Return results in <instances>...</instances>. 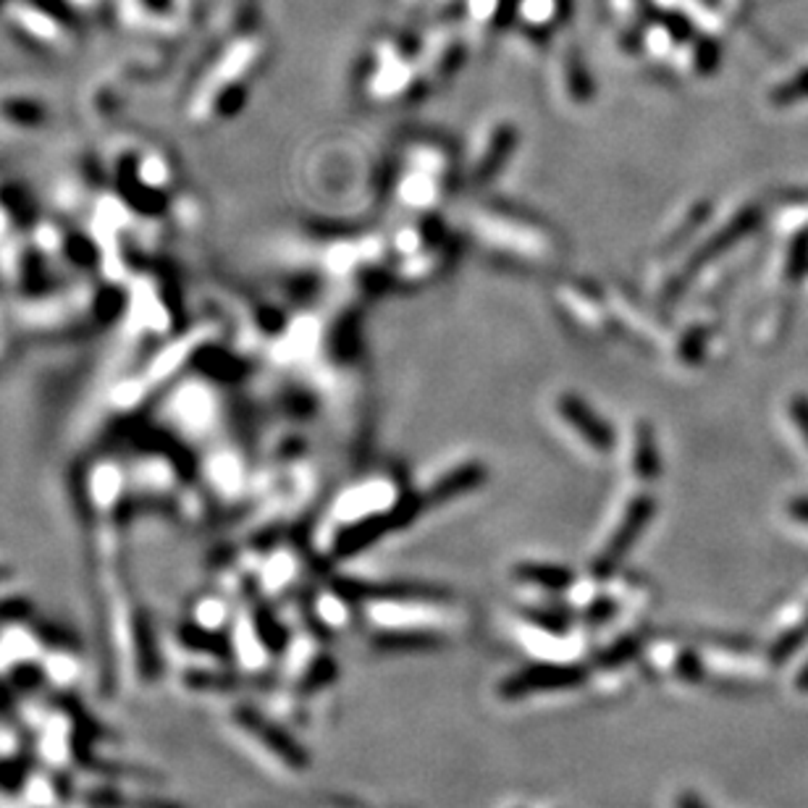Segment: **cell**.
I'll use <instances>...</instances> for the list:
<instances>
[{
    "instance_id": "1",
    "label": "cell",
    "mask_w": 808,
    "mask_h": 808,
    "mask_svg": "<svg viewBox=\"0 0 808 808\" xmlns=\"http://www.w3.org/2000/svg\"><path fill=\"white\" fill-rule=\"evenodd\" d=\"M591 669L583 665H530L520 672L505 677L499 682L501 701H522L533 694H546V690H570L586 686Z\"/></svg>"
},
{
    "instance_id": "2",
    "label": "cell",
    "mask_w": 808,
    "mask_h": 808,
    "mask_svg": "<svg viewBox=\"0 0 808 808\" xmlns=\"http://www.w3.org/2000/svg\"><path fill=\"white\" fill-rule=\"evenodd\" d=\"M651 515H654V501L649 497H638L630 501L628 509H625L620 526H617V530L611 533L607 546H603L599 559H593L591 572L596 580H607L617 570H620V565L628 559L630 549L636 546L640 533H644V528L649 526Z\"/></svg>"
},
{
    "instance_id": "3",
    "label": "cell",
    "mask_w": 808,
    "mask_h": 808,
    "mask_svg": "<svg viewBox=\"0 0 808 808\" xmlns=\"http://www.w3.org/2000/svg\"><path fill=\"white\" fill-rule=\"evenodd\" d=\"M235 722L245 727L247 732L255 735V740L263 742V746L271 751L281 764H287L289 769L305 771L310 767V754L308 748L300 746L292 735H289L283 727H279L271 719L260 715V711L250 709V706H242V709H235Z\"/></svg>"
},
{
    "instance_id": "4",
    "label": "cell",
    "mask_w": 808,
    "mask_h": 808,
    "mask_svg": "<svg viewBox=\"0 0 808 808\" xmlns=\"http://www.w3.org/2000/svg\"><path fill=\"white\" fill-rule=\"evenodd\" d=\"M339 599L345 601H447V588L423 583H368V580H337L333 583Z\"/></svg>"
},
{
    "instance_id": "5",
    "label": "cell",
    "mask_w": 808,
    "mask_h": 808,
    "mask_svg": "<svg viewBox=\"0 0 808 808\" xmlns=\"http://www.w3.org/2000/svg\"><path fill=\"white\" fill-rule=\"evenodd\" d=\"M557 407H559V418H562L565 423L588 443V447L601 451V455L611 451V447H615V436H611L609 428L603 426V420L583 402V399L565 395L559 397Z\"/></svg>"
},
{
    "instance_id": "6",
    "label": "cell",
    "mask_w": 808,
    "mask_h": 808,
    "mask_svg": "<svg viewBox=\"0 0 808 808\" xmlns=\"http://www.w3.org/2000/svg\"><path fill=\"white\" fill-rule=\"evenodd\" d=\"M389 530H397V522H395V515H391V509L389 512L366 515V517H360L358 522H352V526L341 530V533L337 536V541H333V551H337V557L349 559V557L360 555V551H366L368 546H373L378 538H381L383 533H389Z\"/></svg>"
},
{
    "instance_id": "7",
    "label": "cell",
    "mask_w": 808,
    "mask_h": 808,
    "mask_svg": "<svg viewBox=\"0 0 808 808\" xmlns=\"http://www.w3.org/2000/svg\"><path fill=\"white\" fill-rule=\"evenodd\" d=\"M370 646L378 651L389 654H420V651H436L447 646V638L431 630H378L370 638Z\"/></svg>"
},
{
    "instance_id": "8",
    "label": "cell",
    "mask_w": 808,
    "mask_h": 808,
    "mask_svg": "<svg viewBox=\"0 0 808 808\" xmlns=\"http://www.w3.org/2000/svg\"><path fill=\"white\" fill-rule=\"evenodd\" d=\"M515 578L520 583L546 588V591L562 593L575 583V575L562 565H543V562H522L515 567Z\"/></svg>"
},
{
    "instance_id": "9",
    "label": "cell",
    "mask_w": 808,
    "mask_h": 808,
    "mask_svg": "<svg viewBox=\"0 0 808 808\" xmlns=\"http://www.w3.org/2000/svg\"><path fill=\"white\" fill-rule=\"evenodd\" d=\"M252 617H255V628H258V638L263 640L266 649L271 654H283V649L289 646V632L279 622V617H276L273 611L266 607V601L258 599V596H252Z\"/></svg>"
},
{
    "instance_id": "10",
    "label": "cell",
    "mask_w": 808,
    "mask_h": 808,
    "mask_svg": "<svg viewBox=\"0 0 808 808\" xmlns=\"http://www.w3.org/2000/svg\"><path fill=\"white\" fill-rule=\"evenodd\" d=\"M480 483V472L476 468H462V470H455L451 476L441 478L439 483L433 486L431 493L423 499V505H441V501L447 499H455L460 497V493L476 489V486Z\"/></svg>"
},
{
    "instance_id": "11",
    "label": "cell",
    "mask_w": 808,
    "mask_h": 808,
    "mask_svg": "<svg viewBox=\"0 0 808 808\" xmlns=\"http://www.w3.org/2000/svg\"><path fill=\"white\" fill-rule=\"evenodd\" d=\"M640 651H644V638L632 632V636L617 638L615 644H609L607 649H601L599 654H596L593 661L599 669H617V667L630 665L632 659H638Z\"/></svg>"
},
{
    "instance_id": "12",
    "label": "cell",
    "mask_w": 808,
    "mask_h": 808,
    "mask_svg": "<svg viewBox=\"0 0 808 808\" xmlns=\"http://www.w3.org/2000/svg\"><path fill=\"white\" fill-rule=\"evenodd\" d=\"M339 680V665L337 659L329 657V654H320L310 661V667L305 669L302 680H300V690L302 694H318V690L333 686Z\"/></svg>"
},
{
    "instance_id": "13",
    "label": "cell",
    "mask_w": 808,
    "mask_h": 808,
    "mask_svg": "<svg viewBox=\"0 0 808 808\" xmlns=\"http://www.w3.org/2000/svg\"><path fill=\"white\" fill-rule=\"evenodd\" d=\"M520 617L536 628L549 632V636H567L572 625V615L565 609H546V607H520Z\"/></svg>"
},
{
    "instance_id": "14",
    "label": "cell",
    "mask_w": 808,
    "mask_h": 808,
    "mask_svg": "<svg viewBox=\"0 0 808 808\" xmlns=\"http://www.w3.org/2000/svg\"><path fill=\"white\" fill-rule=\"evenodd\" d=\"M632 470L640 478H657L659 476V460L654 451V439L649 428H636V439H632Z\"/></svg>"
},
{
    "instance_id": "15",
    "label": "cell",
    "mask_w": 808,
    "mask_h": 808,
    "mask_svg": "<svg viewBox=\"0 0 808 808\" xmlns=\"http://www.w3.org/2000/svg\"><path fill=\"white\" fill-rule=\"evenodd\" d=\"M806 638H808V615H806L804 622L796 625V628L788 630V632H782V636L775 640V646H771V649H769L771 665H782L785 659L796 654V649H798L800 644H804Z\"/></svg>"
},
{
    "instance_id": "16",
    "label": "cell",
    "mask_w": 808,
    "mask_h": 808,
    "mask_svg": "<svg viewBox=\"0 0 808 808\" xmlns=\"http://www.w3.org/2000/svg\"><path fill=\"white\" fill-rule=\"evenodd\" d=\"M184 640L189 646H194V649H206L210 654H216V657H223V659L231 657V644L223 632L189 630V632H184Z\"/></svg>"
},
{
    "instance_id": "17",
    "label": "cell",
    "mask_w": 808,
    "mask_h": 808,
    "mask_svg": "<svg viewBox=\"0 0 808 808\" xmlns=\"http://www.w3.org/2000/svg\"><path fill=\"white\" fill-rule=\"evenodd\" d=\"M675 669H677V677H680V680H686V682H701L704 672H706L701 657H698V654H694V651H682L675 661Z\"/></svg>"
},
{
    "instance_id": "18",
    "label": "cell",
    "mask_w": 808,
    "mask_h": 808,
    "mask_svg": "<svg viewBox=\"0 0 808 808\" xmlns=\"http://www.w3.org/2000/svg\"><path fill=\"white\" fill-rule=\"evenodd\" d=\"M615 615H617V601L611 599V596H599V599L588 603L583 620L588 625H607Z\"/></svg>"
},
{
    "instance_id": "19",
    "label": "cell",
    "mask_w": 808,
    "mask_h": 808,
    "mask_svg": "<svg viewBox=\"0 0 808 808\" xmlns=\"http://www.w3.org/2000/svg\"><path fill=\"white\" fill-rule=\"evenodd\" d=\"M677 808H709V806H706L698 796H694V792H682V796H677Z\"/></svg>"
},
{
    "instance_id": "20",
    "label": "cell",
    "mask_w": 808,
    "mask_h": 808,
    "mask_svg": "<svg viewBox=\"0 0 808 808\" xmlns=\"http://www.w3.org/2000/svg\"><path fill=\"white\" fill-rule=\"evenodd\" d=\"M790 515L796 517L798 522H806L808 526V499H796L790 505Z\"/></svg>"
},
{
    "instance_id": "21",
    "label": "cell",
    "mask_w": 808,
    "mask_h": 808,
    "mask_svg": "<svg viewBox=\"0 0 808 808\" xmlns=\"http://www.w3.org/2000/svg\"><path fill=\"white\" fill-rule=\"evenodd\" d=\"M798 688H800V690H808V665H806L804 669H800V675H798Z\"/></svg>"
}]
</instances>
